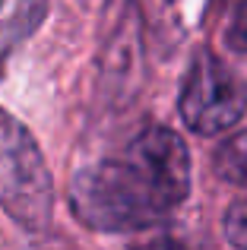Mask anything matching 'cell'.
I'll return each instance as SVG.
<instances>
[{
	"instance_id": "1",
	"label": "cell",
	"mask_w": 247,
	"mask_h": 250,
	"mask_svg": "<svg viewBox=\"0 0 247 250\" xmlns=\"http://www.w3.org/2000/svg\"><path fill=\"white\" fill-rule=\"evenodd\" d=\"M190 193V152L168 127H146L118 155L80 168L70 209L95 231H136L168 219Z\"/></svg>"
},
{
	"instance_id": "2",
	"label": "cell",
	"mask_w": 247,
	"mask_h": 250,
	"mask_svg": "<svg viewBox=\"0 0 247 250\" xmlns=\"http://www.w3.org/2000/svg\"><path fill=\"white\" fill-rule=\"evenodd\" d=\"M0 209L25 231H44L54 215V184L32 133L0 111Z\"/></svg>"
},
{
	"instance_id": "3",
	"label": "cell",
	"mask_w": 247,
	"mask_h": 250,
	"mask_svg": "<svg viewBox=\"0 0 247 250\" xmlns=\"http://www.w3.org/2000/svg\"><path fill=\"white\" fill-rule=\"evenodd\" d=\"M99 92L111 108H127L143 83V13L136 0H108L99 29Z\"/></svg>"
},
{
	"instance_id": "4",
	"label": "cell",
	"mask_w": 247,
	"mask_h": 250,
	"mask_svg": "<svg viewBox=\"0 0 247 250\" xmlns=\"http://www.w3.org/2000/svg\"><path fill=\"white\" fill-rule=\"evenodd\" d=\"M181 117L200 136L231 130L247 111V85L212 51H197L181 85Z\"/></svg>"
},
{
	"instance_id": "5",
	"label": "cell",
	"mask_w": 247,
	"mask_h": 250,
	"mask_svg": "<svg viewBox=\"0 0 247 250\" xmlns=\"http://www.w3.org/2000/svg\"><path fill=\"white\" fill-rule=\"evenodd\" d=\"M44 3H48V0H19V3L13 6L10 19L0 22V70H3L6 54H10V51L16 48L29 32H35V25L41 22Z\"/></svg>"
},
{
	"instance_id": "6",
	"label": "cell",
	"mask_w": 247,
	"mask_h": 250,
	"mask_svg": "<svg viewBox=\"0 0 247 250\" xmlns=\"http://www.w3.org/2000/svg\"><path fill=\"white\" fill-rule=\"evenodd\" d=\"M212 165H216V174L222 177V181L247 190V133H238V136H231V140H225L222 146L216 149Z\"/></svg>"
},
{
	"instance_id": "7",
	"label": "cell",
	"mask_w": 247,
	"mask_h": 250,
	"mask_svg": "<svg viewBox=\"0 0 247 250\" xmlns=\"http://www.w3.org/2000/svg\"><path fill=\"white\" fill-rule=\"evenodd\" d=\"M222 38L231 51L247 54V0H225V6H222Z\"/></svg>"
},
{
	"instance_id": "8",
	"label": "cell",
	"mask_w": 247,
	"mask_h": 250,
	"mask_svg": "<svg viewBox=\"0 0 247 250\" xmlns=\"http://www.w3.org/2000/svg\"><path fill=\"white\" fill-rule=\"evenodd\" d=\"M225 238L235 250H247V200L235 203L225 212Z\"/></svg>"
},
{
	"instance_id": "9",
	"label": "cell",
	"mask_w": 247,
	"mask_h": 250,
	"mask_svg": "<svg viewBox=\"0 0 247 250\" xmlns=\"http://www.w3.org/2000/svg\"><path fill=\"white\" fill-rule=\"evenodd\" d=\"M136 250H187V247L181 244L178 238H152V241H146V244H140Z\"/></svg>"
},
{
	"instance_id": "10",
	"label": "cell",
	"mask_w": 247,
	"mask_h": 250,
	"mask_svg": "<svg viewBox=\"0 0 247 250\" xmlns=\"http://www.w3.org/2000/svg\"><path fill=\"white\" fill-rule=\"evenodd\" d=\"M0 3H3V0H0Z\"/></svg>"
}]
</instances>
